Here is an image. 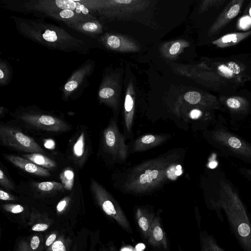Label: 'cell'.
<instances>
[{"label":"cell","instance_id":"1","mask_svg":"<svg viewBox=\"0 0 251 251\" xmlns=\"http://www.w3.org/2000/svg\"><path fill=\"white\" fill-rule=\"evenodd\" d=\"M181 156L178 151H170L126 170L121 175L120 189L135 195L151 193L181 174Z\"/></svg>","mask_w":251,"mask_h":251},{"label":"cell","instance_id":"2","mask_svg":"<svg viewBox=\"0 0 251 251\" xmlns=\"http://www.w3.org/2000/svg\"><path fill=\"white\" fill-rule=\"evenodd\" d=\"M204 136L221 154L251 164V143L232 131L223 117L219 116L212 129L204 131Z\"/></svg>","mask_w":251,"mask_h":251},{"label":"cell","instance_id":"3","mask_svg":"<svg viewBox=\"0 0 251 251\" xmlns=\"http://www.w3.org/2000/svg\"><path fill=\"white\" fill-rule=\"evenodd\" d=\"M90 189L95 201L105 215L124 230L132 233V229L126 215L112 195L93 179L91 180Z\"/></svg>","mask_w":251,"mask_h":251},{"label":"cell","instance_id":"4","mask_svg":"<svg viewBox=\"0 0 251 251\" xmlns=\"http://www.w3.org/2000/svg\"><path fill=\"white\" fill-rule=\"evenodd\" d=\"M102 146L104 151L116 162L124 163L128 156V147L125 135L120 131L116 122L111 120L103 131Z\"/></svg>","mask_w":251,"mask_h":251},{"label":"cell","instance_id":"5","mask_svg":"<svg viewBox=\"0 0 251 251\" xmlns=\"http://www.w3.org/2000/svg\"><path fill=\"white\" fill-rule=\"evenodd\" d=\"M0 141L2 146L19 151L45 153L44 149L32 138L14 127L1 125Z\"/></svg>","mask_w":251,"mask_h":251},{"label":"cell","instance_id":"6","mask_svg":"<svg viewBox=\"0 0 251 251\" xmlns=\"http://www.w3.org/2000/svg\"><path fill=\"white\" fill-rule=\"evenodd\" d=\"M21 122L35 129L58 132L66 131L68 125L61 119L50 115L43 114H23L19 116Z\"/></svg>","mask_w":251,"mask_h":251},{"label":"cell","instance_id":"7","mask_svg":"<svg viewBox=\"0 0 251 251\" xmlns=\"http://www.w3.org/2000/svg\"><path fill=\"white\" fill-rule=\"evenodd\" d=\"M160 212L157 211L153 219L147 242L155 251H170L168 241L161 224Z\"/></svg>","mask_w":251,"mask_h":251},{"label":"cell","instance_id":"8","mask_svg":"<svg viewBox=\"0 0 251 251\" xmlns=\"http://www.w3.org/2000/svg\"><path fill=\"white\" fill-rule=\"evenodd\" d=\"M155 215L153 208L151 207L139 205L135 208L134 217L136 226L142 238L146 241L149 238Z\"/></svg>","mask_w":251,"mask_h":251},{"label":"cell","instance_id":"9","mask_svg":"<svg viewBox=\"0 0 251 251\" xmlns=\"http://www.w3.org/2000/svg\"><path fill=\"white\" fill-rule=\"evenodd\" d=\"M5 157L12 164L30 174L41 176H49L50 175L48 169L39 166L22 156L6 154Z\"/></svg>","mask_w":251,"mask_h":251},{"label":"cell","instance_id":"10","mask_svg":"<svg viewBox=\"0 0 251 251\" xmlns=\"http://www.w3.org/2000/svg\"><path fill=\"white\" fill-rule=\"evenodd\" d=\"M169 137L166 134H149L143 135L134 141L131 151L132 152H141L156 147L166 141Z\"/></svg>","mask_w":251,"mask_h":251},{"label":"cell","instance_id":"11","mask_svg":"<svg viewBox=\"0 0 251 251\" xmlns=\"http://www.w3.org/2000/svg\"><path fill=\"white\" fill-rule=\"evenodd\" d=\"M71 149L74 161L78 165L82 166L87 154L86 136L84 132L80 133L75 141Z\"/></svg>","mask_w":251,"mask_h":251},{"label":"cell","instance_id":"12","mask_svg":"<svg viewBox=\"0 0 251 251\" xmlns=\"http://www.w3.org/2000/svg\"><path fill=\"white\" fill-rule=\"evenodd\" d=\"M22 157L47 169L51 170L55 168L56 166V163L54 161L45 156L43 153H26L23 154Z\"/></svg>","mask_w":251,"mask_h":251},{"label":"cell","instance_id":"13","mask_svg":"<svg viewBox=\"0 0 251 251\" xmlns=\"http://www.w3.org/2000/svg\"><path fill=\"white\" fill-rule=\"evenodd\" d=\"M56 4L57 7L62 10H70L77 13H82L87 14L89 12L88 9L83 5L81 4L78 1L73 0H56Z\"/></svg>","mask_w":251,"mask_h":251},{"label":"cell","instance_id":"14","mask_svg":"<svg viewBox=\"0 0 251 251\" xmlns=\"http://www.w3.org/2000/svg\"><path fill=\"white\" fill-rule=\"evenodd\" d=\"M35 187L42 192H51L65 189L61 183L55 181H44L35 184Z\"/></svg>","mask_w":251,"mask_h":251},{"label":"cell","instance_id":"15","mask_svg":"<svg viewBox=\"0 0 251 251\" xmlns=\"http://www.w3.org/2000/svg\"><path fill=\"white\" fill-rule=\"evenodd\" d=\"M60 178L64 188L67 190H71L74 184V172L70 169H66L60 174Z\"/></svg>","mask_w":251,"mask_h":251},{"label":"cell","instance_id":"16","mask_svg":"<svg viewBox=\"0 0 251 251\" xmlns=\"http://www.w3.org/2000/svg\"><path fill=\"white\" fill-rule=\"evenodd\" d=\"M220 72L227 77H231L233 74H238L240 69L238 65L234 62H230L227 66L221 65L218 67Z\"/></svg>","mask_w":251,"mask_h":251},{"label":"cell","instance_id":"17","mask_svg":"<svg viewBox=\"0 0 251 251\" xmlns=\"http://www.w3.org/2000/svg\"><path fill=\"white\" fill-rule=\"evenodd\" d=\"M44 239L41 234H35L32 236L29 242L28 246L30 251H42L44 247Z\"/></svg>","mask_w":251,"mask_h":251},{"label":"cell","instance_id":"18","mask_svg":"<svg viewBox=\"0 0 251 251\" xmlns=\"http://www.w3.org/2000/svg\"><path fill=\"white\" fill-rule=\"evenodd\" d=\"M69 245L67 240L60 236L50 247L47 249V251H70Z\"/></svg>","mask_w":251,"mask_h":251},{"label":"cell","instance_id":"19","mask_svg":"<svg viewBox=\"0 0 251 251\" xmlns=\"http://www.w3.org/2000/svg\"><path fill=\"white\" fill-rule=\"evenodd\" d=\"M184 98L188 103L192 104H197L199 103L201 100V95L199 92L190 91L187 92L184 95Z\"/></svg>","mask_w":251,"mask_h":251},{"label":"cell","instance_id":"20","mask_svg":"<svg viewBox=\"0 0 251 251\" xmlns=\"http://www.w3.org/2000/svg\"><path fill=\"white\" fill-rule=\"evenodd\" d=\"M0 184L5 189L9 190L14 189L12 182L1 169L0 170Z\"/></svg>","mask_w":251,"mask_h":251},{"label":"cell","instance_id":"21","mask_svg":"<svg viewBox=\"0 0 251 251\" xmlns=\"http://www.w3.org/2000/svg\"><path fill=\"white\" fill-rule=\"evenodd\" d=\"M2 207L5 211L13 214L20 213L25 209L22 205L18 204H5Z\"/></svg>","mask_w":251,"mask_h":251},{"label":"cell","instance_id":"22","mask_svg":"<svg viewBox=\"0 0 251 251\" xmlns=\"http://www.w3.org/2000/svg\"><path fill=\"white\" fill-rule=\"evenodd\" d=\"M43 38L48 42H54L58 39V36L55 31L47 30L42 34Z\"/></svg>","mask_w":251,"mask_h":251},{"label":"cell","instance_id":"23","mask_svg":"<svg viewBox=\"0 0 251 251\" xmlns=\"http://www.w3.org/2000/svg\"><path fill=\"white\" fill-rule=\"evenodd\" d=\"M14 251H30L28 248L27 241L25 239L19 240L15 244Z\"/></svg>","mask_w":251,"mask_h":251},{"label":"cell","instance_id":"24","mask_svg":"<svg viewBox=\"0 0 251 251\" xmlns=\"http://www.w3.org/2000/svg\"><path fill=\"white\" fill-rule=\"evenodd\" d=\"M107 43L109 46L113 49L119 48L121 45L120 38L115 35L110 36L107 40Z\"/></svg>","mask_w":251,"mask_h":251},{"label":"cell","instance_id":"25","mask_svg":"<svg viewBox=\"0 0 251 251\" xmlns=\"http://www.w3.org/2000/svg\"><path fill=\"white\" fill-rule=\"evenodd\" d=\"M100 242V234L98 232L93 234L90 240V246L88 251H96L97 246Z\"/></svg>","mask_w":251,"mask_h":251},{"label":"cell","instance_id":"26","mask_svg":"<svg viewBox=\"0 0 251 251\" xmlns=\"http://www.w3.org/2000/svg\"><path fill=\"white\" fill-rule=\"evenodd\" d=\"M99 96L103 99H107L112 97L114 94V91L112 88L105 87L101 89L99 92Z\"/></svg>","mask_w":251,"mask_h":251},{"label":"cell","instance_id":"27","mask_svg":"<svg viewBox=\"0 0 251 251\" xmlns=\"http://www.w3.org/2000/svg\"><path fill=\"white\" fill-rule=\"evenodd\" d=\"M50 224L46 223H38L34 224L32 227V231L36 232L44 231L49 227Z\"/></svg>","mask_w":251,"mask_h":251},{"label":"cell","instance_id":"28","mask_svg":"<svg viewBox=\"0 0 251 251\" xmlns=\"http://www.w3.org/2000/svg\"><path fill=\"white\" fill-rule=\"evenodd\" d=\"M82 28L86 31L95 32L98 29L99 26L98 24L95 23L87 22L82 25Z\"/></svg>","mask_w":251,"mask_h":251},{"label":"cell","instance_id":"29","mask_svg":"<svg viewBox=\"0 0 251 251\" xmlns=\"http://www.w3.org/2000/svg\"><path fill=\"white\" fill-rule=\"evenodd\" d=\"M57 239V232H53L50 234L45 242V247L48 249L50 247Z\"/></svg>","mask_w":251,"mask_h":251},{"label":"cell","instance_id":"30","mask_svg":"<svg viewBox=\"0 0 251 251\" xmlns=\"http://www.w3.org/2000/svg\"><path fill=\"white\" fill-rule=\"evenodd\" d=\"M70 199L68 197H66L61 200L57 204L56 206V210L58 212H61L67 207Z\"/></svg>","mask_w":251,"mask_h":251},{"label":"cell","instance_id":"31","mask_svg":"<svg viewBox=\"0 0 251 251\" xmlns=\"http://www.w3.org/2000/svg\"><path fill=\"white\" fill-rule=\"evenodd\" d=\"M239 173L247 179L251 181V168L243 167L239 169Z\"/></svg>","mask_w":251,"mask_h":251},{"label":"cell","instance_id":"32","mask_svg":"<svg viewBox=\"0 0 251 251\" xmlns=\"http://www.w3.org/2000/svg\"><path fill=\"white\" fill-rule=\"evenodd\" d=\"M240 10V6L238 4H235L229 10L227 16L229 19L235 17L238 13Z\"/></svg>","mask_w":251,"mask_h":251},{"label":"cell","instance_id":"33","mask_svg":"<svg viewBox=\"0 0 251 251\" xmlns=\"http://www.w3.org/2000/svg\"><path fill=\"white\" fill-rule=\"evenodd\" d=\"M59 17L63 19H70L74 17L75 13L70 10H62L58 14Z\"/></svg>","mask_w":251,"mask_h":251},{"label":"cell","instance_id":"34","mask_svg":"<svg viewBox=\"0 0 251 251\" xmlns=\"http://www.w3.org/2000/svg\"><path fill=\"white\" fill-rule=\"evenodd\" d=\"M0 199L2 201H15L16 198L12 195L0 189Z\"/></svg>","mask_w":251,"mask_h":251},{"label":"cell","instance_id":"35","mask_svg":"<svg viewBox=\"0 0 251 251\" xmlns=\"http://www.w3.org/2000/svg\"><path fill=\"white\" fill-rule=\"evenodd\" d=\"M240 25L242 28H247L251 25V18L246 16L242 18L240 21Z\"/></svg>","mask_w":251,"mask_h":251},{"label":"cell","instance_id":"36","mask_svg":"<svg viewBox=\"0 0 251 251\" xmlns=\"http://www.w3.org/2000/svg\"><path fill=\"white\" fill-rule=\"evenodd\" d=\"M237 40L235 34H229L224 36L222 40L224 43L235 42Z\"/></svg>","mask_w":251,"mask_h":251},{"label":"cell","instance_id":"37","mask_svg":"<svg viewBox=\"0 0 251 251\" xmlns=\"http://www.w3.org/2000/svg\"><path fill=\"white\" fill-rule=\"evenodd\" d=\"M180 48V44L179 42L174 43L170 49V53L172 55L176 54L179 50Z\"/></svg>","mask_w":251,"mask_h":251},{"label":"cell","instance_id":"38","mask_svg":"<svg viewBox=\"0 0 251 251\" xmlns=\"http://www.w3.org/2000/svg\"><path fill=\"white\" fill-rule=\"evenodd\" d=\"M202 112L199 109L192 110L190 114V117L193 119H198L201 117Z\"/></svg>","mask_w":251,"mask_h":251},{"label":"cell","instance_id":"39","mask_svg":"<svg viewBox=\"0 0 251 251\" xmlns=\"http://www.w3.org/2000/svg\"><path fill=\"white\" fill-rule=\"evenodd\" d=\"M108 251H117V248L112 241H109L108 243Z\"/></svg>","mask_w":251,"mask_h":251},{"label":"cell","instance_id":"40","mask_svg":"<svg viewBox=\"0 0 251 251\" xmlns=\"http://www.w3.org/2000/svg\"><path fill=\"white\" fill-rule=\"evenodd\" d=\"M99 251H108L107 248L103 244L100 247Z\"/></svg>","mask_w":251,"mask_h":251},{"label":"cell","instance_id":"41","mask_svg":"<svg viewBox=\"0 0 251 251\" xmlns=\"http://www.w3.org/2000/svg\"><path fill=\"white\" fill-rule=\"evenodd\" d=\"M249 13H250V16L251 17V7L250 9Z\"/></svg>","mask_w":251,"mask_h":251}]
</instances>
